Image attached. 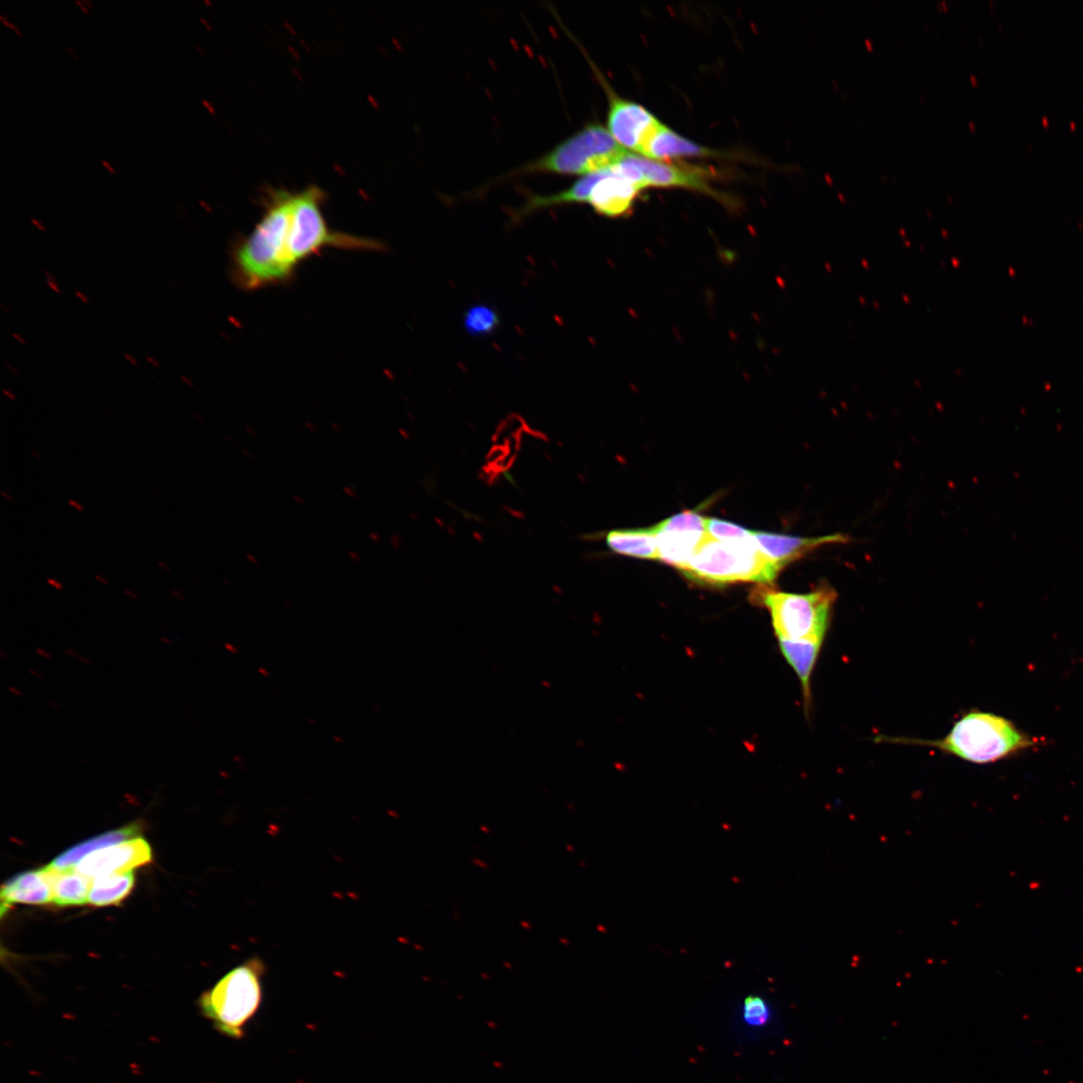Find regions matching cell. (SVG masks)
<instances>
[{
    "instance_id": "1",
    "label": "cell",
    "mask_w": 1083,
    "mask_h": 1083,
    "mask_svg": "<svg viewBox=\"0 0 1083 1083\" xmlns=\"http://www.w3.org/2000/svg\"><path fill=\"white\" fill-rule=\"evenodd\" d=\"M293 193L272 190L265 213L234 252L235 280L245 289L287 281L295 272L288 248Z\"/></svg>"
},
{
    "instance_id": "2",
    "label": "cell",
    "mask_w": 1083,
    "mask_h": 1083,
    "mask_svg": "<svg viewBox=\"0 0 1083 1083\" xmlns=\"http://www.w3.org/2000/svg\"><path fill=\"white\" fill-rule=\"evenodd\" d=\"M881 741L929 747L977 765L999 762L1033 744L1010 720L983 711L963 715L941 740L884 738Z\"/></svg>"
},
{
    "instance_id": "3",
    "label": "cell",
    "mask_w": 1083,
    "mask_h": 1083,
    "mask_svg": "<svg viewBox=\"0 0 1083 1083\" xmlns=\"http://www.w3.org/2000/svg\"><path fill=\"white\" fill-rule=\"evenodd\" d=\"M265 963L252 957L222 977L199 999L202 1015L224 1036L241 1039L263 1001Z\"/></svg>"
},
{
    "instance_id": "4",
    "label": "cell",
    "mask_w": 1083,
    "mask_h": 1083,
    "mask_svg": "<svg viewBox=\"0 0 1083 1083\" xmlns=\"http://www.w3.org/2000/svg\"><path fill=\"white\" fill-rule=\"evenodd\" d=\"M753 596L770 612L778 640L825 642L838 597L831 585L804 594L763 586Z\"/></svg>"
},
{
    "instance_id": "5",
    "label": "cell",
    "mask_w": 1083,
    "mask_h": 1083,
    "mask_svg": "<svg viewBox=\"0 0 1083 1083\" xmlns=\"http://www.w3.org/2000/svg\"><path fill=\"white\" fill-rule=\"evenodd\" d=\"M680 571L689 580L710 586L741 582L768 585L781 572L760 550L755 537L745 542L726 543L709 536Z\"/></svg>"
},
{
    "instance_id": "6",
    "label": "cell",
    "mask_w": 1083,
    "mask_h": 1083,
    "mask_svg": "<svg viewBox=\"0 0 1083 1083\" xmlns=\"http://www.w3.org/2000/svg\"><path fill=\"white\" fill-rule=\"evenodd\" d=\"M629 153L604 126L590 123L543 157L511 172L509 176L552 174L583 177L612 167Z\"/></svg>"
},
{
    "instance_id": "7",
    "label": "cell",
    "mask_w": 1083,
    "mask_h": 1083,
    "mask_svg": "<svg viewBox=\"0 0 1083 1083\" xmlns=\"http://www.w3.org/2000/svg\"><path fill=\"white\" fill-rule=\"evenodd\" d=\"M323 200L324 192L316 185L308 186L303 191L293 194L288 248L296 267L324 248L345 250H379L381 248L376 240L332 231L322 213Z\"/></svg>"
},
{
    "instance_id": "8",
    "label": "cell",
    "mask_w": 1083,
    "mask_h": 1083,
    "mask_svg": "<svg viewBox=\"0 0 1083 1083\" xmlns=\"http://www.w3.org/2000/svg\"><path fill=\"white\" fill-rule=\"evenodd\" d=\"M577 45L606 93L609 105L607 130L625 150L642 156L649 140L662 123L642 105L618 96L583 48Z\"/></svg>"
},
{
    "instance_id": "9",
    "label": "cell",
    "mask_w": 1083,
    "mask_h": 1083,
    "mask_svg": "<svg viewBox=\"0 0 1083 1083\" xmlns=\"http://www.w3.org/2000/svg\"><path fill=\"white\" fill-rule=\"evenodd\" d=\"M628 160L635 182L643 191L648 188L685 189L712 197L731 208L737 203L711 186L713 176L706 169L656 161L633 153L629 154Z\"/></svg>"
},
{
    "instance_id": "10",
    "label": "cell",
    "mask_w": 1083,
    "mask_h": 1083,
    "mask_svg": "<svg viewBox=\"0 0 1083 1083\" xmlns=\"http://www.w3.org/2000/svg\"><path fill=\"white\" fill-rule=\"evenodd\" d=\"M152 848L143 838L102 849L87 856L75 868L76 872L91 878L131 872L151 863Z\"/></svg>"
},
{
    "instance_id": "11",
    "label": "cell",
    "mask_w": 1083,
    "mask_h": 1083,
    "mask_svg": "<svg viewBox=\"0 0 1083 1083\" xmlns=\"http://www.w3.org/2000/svg\"><path fill=\"white\" fill-rule=\"evenodd\" d=\"M642 189L614 167L600 171L588 203L600 216L621 218L630 215Z\"/></svg>"
},
{
    "instance_id": "12",
    "label": "cell",
    "mask_w": 1083,
    "mask_h": 1083,
    "mask_svg": "<svg viewBox=\"0 0 1083 1083\" xmlns=\"http://www.w3.org/2000/svg\"><path fill=\"white\" fill-rule=\"evenodd\" d=\"M760 550L782 571L790 564L826 545L845 544L849 537L832 534L822 537H797L766 532H754Z\"/></svg>"
},
{
    "instance_id": "13",
    "label": "cell",
    "mask_w": 1083,
    "mask_h": 1083,
    "mask_svg": "<svg viewBox=\"0 0 1083 1083\" xmlns=\"http://www.w3.org/2000/svg\"><path fill=\"white\" fill-rule=\"evenodd\" d=\"M725 153L699 145L673 131L663 123L649 140L642 157L671 162L681 158H724Z\"/></svg>"
},
{
    "instance_id": "14",
    "label": "cell",
    "mask_w": 1083,
    "mask_h": 1083,
    "mask_svg": "<svg viewBox=\"0 0 1083 1083\" xmlns=\"http://www.w3.org/2000/svg\"><path fill=\"white\" fill-rule=\"evenodd\" d=\"M53 898L52 873L47 867L17 875L2 889L3 910L15 903L45 905Z\"/></svg>"
},
{
    "instance_id": "15",
    "label": "cell",
    "mask_w": 1083,
    "mask_h": 1083,
    "mask_svg": "<svg viewBox=\"0 0 1083 1083\" xmlns=\"http://www.w3.org/2000/svg\"><path fill=\"white\" fill-rule=\"evenodd\" d=\"M659 561L679 571L693 558L701 544L709 536L704 532L675 530L654 526Z\"/></svg>"
},
{
    "instance_id": "16",
    "label": "cell",
    "mask_w": 1083,
    "mask_h": 1083,
    "mask_svg": "<svg viewBox=\"0 0 1083 1083\" xmlns=\"http://www.w3.org/2000/svg\"><path fill=\"white\" fill-rule=\"evenodd\" d=\"M142 832V826L134 823L121 829L107 832L67 850L49 866L51 870L64 872L76 868L87 856L102 849L136 839Z\"/></svg>"
},
{
    "instance_id": "17",
    "label": "cell",
    "mask_w": 1083,
    "mask_h": 1083,
    "mask_svg": "<svg viewBox=\"0 0 1083 1083\" xmlns=\"http://www.w3.org/2000/svg\"><path fill=\"white\" fill-rule=\"evenodd\" d=\"M604 540L608 549L615 554L646 560H659L654 527L612 530L606 533Z\"/></svg>"
},
{
    "instance_id": "18",
    "label": "cell",
    "mask_w": 1083,
    "mask_h": 1083,
    "mask_svg": "<svg viewBox=\"0 0 1083 1083\" xmlns=\"http://www.w3.org/2000/svg\"><path fill=\"white\" fill-rule=\"evenodd\" d=\"M781 651L802 684L805 707L812 700V676L824 643L778 640Z\"/></svg>"
},
{
    "instance_id": "19",
    "label": "cell",
    "mask_w": 1083,
    "mask_h": 1083,
    "mask_svg": "<svg viewBox=\"0 0 1083 1083\" xmlns=\"http://www.w3.org/2000/svg\"><path fill=\"white\" fill-rule=\"evenodd\" d=\"M50 871L53 883V902L56 905L69 907L83 906L89 903L92 884L88 877L73 872V870L58 872L50 869Z\"/></svg>"
},
{
    "instance_id": "20",
    "label": "cell",
    "mask_w": 1083,
    "mask_h": 1083,
    "mask_svg": "<svg viewBox=\"0 0 1083 1083\" xmlns=\"http://www.w3.org/2000/svg\"><path fill=\"white\" fill-rule=\"evenodd\" d=\"M135 886L134 873L111 874L95 878L92 883L89 904L105 907L120 904Z\"/></svg>"
},
{
    "instance_id": "21",
    "label": "cell",
    "mask_w": 1083,
    "mask_h": 1083,
    "mask_svg": "<svg viewBox=\"0 0 1083 1083\" xmlns=\"http://www.w3.org/2000/svg\"><path fill=\"white\" fill-rule=\"evenodd\" d=\"M465 328L472 336L480 337L494 333L500 325V316L495 308L486 304L470 307L464 317Z\"/></svg>"
},
{
    "instance_id": "22",
    "label": "cell",
    "mask_w": 1083,
    "mask_h": 1083,
    "mask_svg": "<svg viewBox=\"0 0 1083 1083\" xmlns=\"http://www.w3.org/2000/svg\"><path fill=\"white\" fill-rule=\"evenodd\" d=\"M706 531L710 538L726 543L745 542L754 538V531L714 518H707Z\"/></svg>"
},
{
    "instance_id": "23",
    "label": "cell",
    "mask_w": 1083,
    "mask_h": 1083,
    "mask_svg": "<svg viewBox=\"0 0 1083 1083\" xmlns=\"http://www.w3.org/2000/svg\"><path fill=\"white\" fill-rule=\"evenodd\" d=\"M771 1018L767 1002L760 996H750L744 1003V1019L752 1026H763Z\"/></svg>"
},
{
    "instance_id": "24",
    "label": "cell",
    "mask_w": 1083,
    "mask_h": 1083,
    "mask_svg": "<svg viewBox=\"0 0 1083 1083\" xmlns=\"http://www.w3.org/2000/svg\"><path fill=\"white\" fill-rule=\"evenodd\" d=\"M66 654H67V655H69V656H71V657H73V658H76V659H78V660L82 661L83 663H85V664H87V665H91V662H90V660H89V659H87V658H85V657H83V656H80V655H79V654H77V653H76V652H75L74 650H71V649H67V650H66Z\"/></svg>"
},
{
    "instance_id": "25",
    "label": "cell",
    "mask_w": 1083,
    "mask_h": 1083,
    "mask_svg": "<svg viewBox=\"0 0 1083 1083\" xmlns=\"http://www.w3.org/2000/svg\"><path fill=\"white\" fill-rule=\"evenodd\" d=\"M47 582L50 586L54 587L57 590H64L63 584L56 579L50 578Z\"/></svg>"
},
{
    "instance_id": "26",
    "label": "cell",
    "mask_w": 1083,
    "mask_h": 1083,
    "mask_svg": "<svg viewBox=\"0 0 1083 1083\" xmlns=\"http://www.w3.org/2000/svg\"><path fill=\"white\" fill-rule=\"evenodd\" d=\"M0 20H2L7 27H10L12 30H14L18 35H21L20 31L13 24L7 21L4 16H0Z\"/></svg>"
},
{
    "instance_id": "27",
    "label": "cell",
    "mask_w": 1083,
    "mask_h": 1083,
    "mask_svg": "<svg viewBox=\"0 0 1083 1083\" xmlns=\"http://www.w3.org/2000/svg\"><path fill=\"white\" fill-rule=\"evenodd\" d=\"M69 504H70V506H72L77 511L84 512V507L81 504H79L78 502H76L75 500H69Z\"/></svg>"
},
{
    "instance_id": "28",
    "label": "cell",
    "mask_w": 1083,
    "mask_h": 1083,
    "mask_svg": "<svg viewBox=\"0 0 1083 1083\" xmlns=\"http://www.w3.org/2000/svg\"><path fill=\"white\" fill-rule=\"evenodd\" d=\"M171 595L173 597L177 598L178 600H184L185 599L184 594L181 591L177 590V589H172L171 590Z\"/></svg>"
},
{
    "instance_id": "29",
    "label": "cell",
    "mask_w": 1083,
    "mask_h": 1083,
    "mask_svg": "<svg viewBox=\"0 0 1083 1083\" xmlns=\"http://www.w3.org/2000/svg\"><path fill=\"white\" fill-rule=\"evenodd\" d=\"M124 593H125V594H126L127 596H129L130 598L134 599V600H138V598H139V597H138V595H137V594H136V593H135L134 591H132V590H130V589H125V590H124Z\"/></svg>"
},
{
    "instance_id": "30",
    "label": "cell",
    "mask_w": 1083,
    "mask_h": 1083,
    "mask_svg": "<svg viewBox=\"0 0 1083 1083\" xmlns=\"http://www.w3.org/2000/svg\"><path fill=\"white\" fill-rule=\"evenodd\" d=\"M37 653H38V654H39L40 656H42L43 658H45V659H50V658H51V655H50V653H48V652H47L46 650H44V649H40V648H39V649H37Z\"/></svg>"
},
{
    "instance_id": "31",
    "label": "cell",
    "mask_w": 1083,
    "mask_h": 1083,
    "mask_svg": "<svg viewBox=\"0 0 1083 1083\" xmlns=\"http://www.w3.org/2000/svg\"><path fill=\"white\" fill-rule=\"evenodd\" d=\"M95 579L98 580L99 582H101L102 584H104L105 586H109L108 580L106 578H104L103 576L95 575Z\"/></svg>"
},
{
    "instance_id": "32",
    "label": "cell",
    "mask_w": 1083,
    "mask_h": 1083,
    "mask_svg": "<svg viewBox=\"0 0 1083 1083\" xmlns=\"http://www.w3.org/2000/svg\"><path fill=\"white\" fill-rule=\"evenodd\" d=\"M157 564L164 571L171 572V567L169 565H166L164 562L158 561Z\"/></svg>"
},
{
    "instance_id": "33",
    "label": "cell",
    "mask_w": 1083,
    "mask_h": 1083,
    "mask_svg": "<svg viewBox=\"0 0 1083 1083\" xmlns=\"http://www.w3.org/2000/svg\"><path fill=\"white\" fill-rule=\"evenodd\" d=\"M10 691H11L12 693H14V694L18 695V696H23V695H24V692H23V691H21V690H20V689H18V688H15V687H10Z\"/></svg>"
},
{
    "instance_id": "34",
    "label": "cell",
    "mask_w": 1083,
    "mask_h": 1083,
    "mask_svg": "<svg viewBox=\"0 0 1083 1083\" xmlns=\"http://www.w3.org/2000/svg\"><path fill=\"white\" fill-rule=\"evenodd\" d=\"M0 495H2L5 499H7V500H9L11 502L14 501V498L10 494H7L5 491L0 492Z\"/></svg>"
},
{
    "instance_id": "35",
    "label": "cell",
    "mask_w": 1083,
    "mask_h": 1083,
    "mask_svg": "<svg viewBox=\"0 0 1083 1083\" xmlns=\"http://www.w3.org/2000/svg\"><path fill=\"white\" fill-rule=\"evenodd\" d=\"M103 165H104V166H105V167L107 168V170H108L109 172H111V173H114V172H115V171H114V169L112 168V166H111V165H109V164H108V163H107L106 161H103Z\"/></svg>"
},
{
    "instance_id": "36",
    "label": "cell",
    "mask_w": 1083,
    "mask_h": 1083,
    "mask_svg": "<svg viewBox=\"0 0 1083 1083\" xmlns=\"http://www.w3.org/2000/svg\"><path fill=\"white\" fill-rule=\"evenodd\" d=\"M32 454H33V455H34V456H35V457H36V458H37L38 460H43V456H42V455H39L38 453H36V451H35V450H32Z\"/></svg>"
},
{
    "instance_id": "37",
    "label": "cell",
    "mask_w": 1083,
    "mask_h": 1083,
    "mask_svg": "<svg viewBox=\"0 0 1083 1083\" xmlns=\"http://www.w3.org/2000/svg\"><path fill=\"white\" fill-rule=\"evenodd\" d=\"M30 672L32 673V675H35L37 677H42V675L39 672L35 671V670H31Z\"/></svg>"
},
{
    "instance_id": "38",
    "label": "cell",
    "mask_w": 1083,
    "mask_h": 1083,
    "mask_svg": "<svg viewBox=\"0 0 1083 1083\" xmlns=\"http://www.w3.org/2000/svg\"><path fill=\"white\" fill-rule=\"evenodd\" d=\"M152 492H154L157 496L164 498V496L161 493H159L156 489H152Z\"/></svg>"
}]
</instances>
